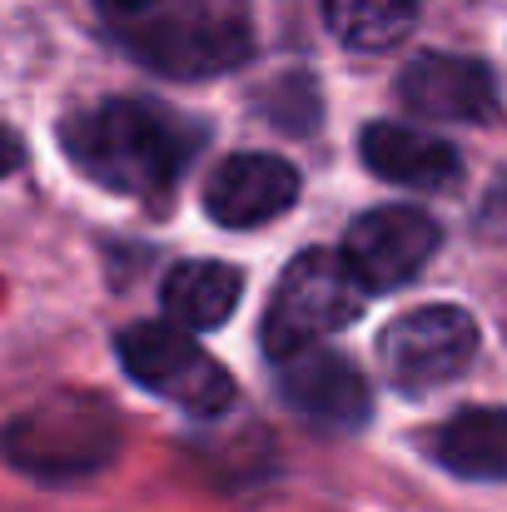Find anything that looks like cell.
<instances>
[{"label":"cell","mask_w":507,"mask_h":512,"mask_svg":"<svg viewBox=\"0 0 507 512\" xmlns=\"http://www.w3.org/2000/svg\"><path fill=\"white\" fill-rule=\"evenodd\" d=\"M60 145L100 189L165 199L199 150V130L155 100H100L60 125Z\"/></svg>","instance_id":"cell-1"},{"label":"cell","mask_w":507,"mask_h":512,"mask_svg":"<svg viewBox=\"0 0 507 512\" xmlns=\"http://www.w3.org/2000/svg\"><path fill=\"white\" fill-rule=\"evenodd\" d=\"M110 40L169 80H209L254 55V0H95Z\"/></svg>","instance_id":"cell-2"},{"label":"cell","mask_w":507,"mask_h":512,"mask_svg":"<svg viewBox=\"0 0 507 512\" xmlns=\"http://www.w3.org/2000/svg\"><path fill=\"white\" fill-rule=\"evenodd\" d=\"M120 448L115 418L90 398H60L35 413H20L0 433V453L10 468L40 478V483H75L100 473Z\"/></svg>","instance_id":"cell-3"},{"label":"cell","mask_w":507,"mask_h":512,"mask_svg":"<svg viewBox=\"0 0 507 512\" xmlns=\"http://www.w3.org/2000/svg\"><path fill=\"white\" fill-rule=\"evenodd\" d=\"M363 299L368 294L348 274L338 249L299 254L279 274L269 314H264V348H269V358H289L299 348H319V339L348 329L363 314Z\"/></svg>","instance_id":"cell-4"},{"label":"cell","mask_w":507,"mask_h":512,"mask_svg":"<svg viewBox=\"0 0 507 512\" xmlns=\"http://www.w3.org/2000/svg\"><path fill=\"white\" fill-rule=\"evenodd\" d=\"M115 348H120L125 373L140 388L160 393V398H169L174 408H184L194 418H219L239 398L234 378L214 363V353H204L194 343V334H184L174 324H130L115 339Z\"/></svg>","instance_id":"cell-5"},{"label":"cell","mask_w":507,"mask_h":512,"mask_svg":"<svg viewBox=\"0 0 507 512\" xmlns=\"http://www.w3.org/2000/svg\"><path fill=\"white\" fill-rule=\"evenodd\" d=\"M473 353H478V324L468 309L453 304H423L413 314H398L378 339L383 373L403 393H433L453 383L458 373H468Z\"/></svg>","instance_id":"cell-6"},{"label":"cell","mask_w":507,"mask_h":512,"mask_svg":"<svg viewBox=\"0 0 507 512\" xmlns=\"http://www.w3.org/2000/svg\"><path fill=\"white\" fill-rule=\"evenodd\" d=\"M438 244H443V229L433 214H423L413 204H383L348 224L338 254H343L348 274L363 284V294H393L428 269Z\"/></svg>","instance_id":"cell-7"},{"label":"cell","mask_w":507,"mask_h":512,"mask_svg":"<svg viewBox=\"0 0 507 512\" xmlns=\"http://www.w3.org/2000/svg\"><path fill=\"white\" fill-rule=\"evenodd\" d=\"M279 393L299 418H309L329 433L363 428L368 408H373L363 373L334 348H299V353L279 358Z\"/></svg>","instance_id":"cell-8"},{"label":"cell","mask_w":507,"mask_h":512,"mask_svg":"<svg viewBox=\"0 0 507 512\" xmlns=\"http://www.w3.org/2000/svg\"><path fill=\"white\" fill-rule=\"evenodd\" d=\"M294 199H299V170L264 150L229 155L204 179V209L224 229H259V224L289 214Z\"/></svg>","instance_id":"cell-9"},{"label":"cell","mask_w":507,"mask_h":512,"mask_svg":"<svg viewBox=\"0 0 507 512\" xmlns=\"http://www.w3.org/2000/svg\"><path fill=\"white\" fill-rule=\"evenodd\" d=\"M398 100L423 120L483 125L498 110V80L483 60L468 55H418L398 75Z\"/></svg>","instance_id":"cell-10"},{"label":"cell","mask_w":507,"mask_h":512,"mask_svg":"<svg viewBox=\"0 0 507 512\" xmlns=\"http://www.w3.org/2000/svg\"><path fill=\"white\" fill-rule=\"evenodd\" d=\"M358 155L378 179L403 184V189H448L463 174V155L448 140H438L433 130L393 125V120L368 125L358 140Z\"/></svg>","instance_id":"cell-11"},{"label":"cell","mask_w":507,"mask_h":512,"mask_svg":"<svg viewBox=\"0 0 507 512\" xmlns=\"http://www.w3.org/2000/svg\"><path fill=\"white\" fill-rule=\"evenodd\" d=\"M239 294H244V274L219 264V259H184L174 264L160 284V304H165V319L184 334H209L219 329L234 309H239Z\"/></svg>","instance_id":"cell-12"},{"label":"cell","mask_w":507,"mask_h":512,"mask_svg":"<svg viewBox=\"0 0 507 512\" xmlns=\"http://www.w3.org/2000/svg\"><path fill=\"white\" fill-rule=\"evenodd\" d=\"M433 458L478 483H507V413L503 408H468L433 433Z\"/></svg>","instance_id":"cell-13"},{"label":"cell","mask_w":507,"mask_h":512,"mask_svg":"<svg viewBox=\"0 0 507 512\" xmlns=\"http://www.w3.org/2000/svg\"><path fill=\"white\" fill-rule=\"evenodd\" d=\"M423 0H324V20L348 50H393L413 35Z\"/></svg>","instance_id":"cell-14"},{"label":"cell","mask_w":507,"mask_h":512,"mask_svg":"<svg viewBox=\"0 0 507 512\" xmlns=\"http://www.w3.org/2000/svg\"><path fill=\"white\" fill-rule=\"evenodd\" d=\"M483 224H488L493 234H503V239H507V179L488 189V204H483Z\"/></svg>","instance_id":"cell-15"},{"label":"cell","mask_w":507,"mask_h":512,"mask_svg":"<svg viewBox=\"0 0 507 512\" xmlns=\"http://www.w3.org/2000/svg\"><path fill=\"white\" fill-rule=\"evenodd\" d=\"M20 165H25V150H20V140L0 130V179H5V174H15Z\"/></svg>","instance_id":"cell-16"}]
</instances>
